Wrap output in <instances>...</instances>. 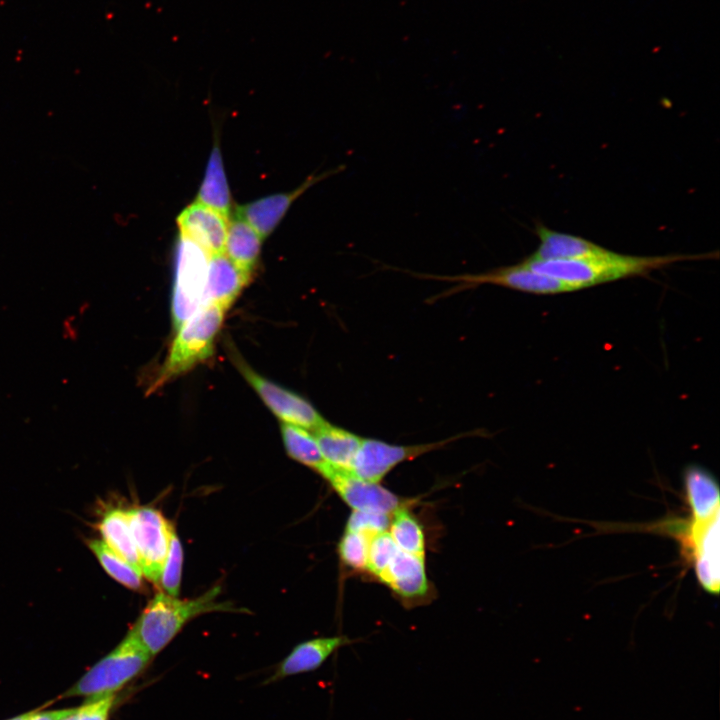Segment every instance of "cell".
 <instances>
[{"mask_svg": "<svg viewBox=\"0 0 720 720\" xmlns=\"http://www.w3.org/2000/svg\"><path fill=\"white\" fill-rule=\"evenodd\" d=\"M712 253L699 255L636 256L611 251L608 255L582 260H535L526 257L523 265L571 285L576 291L633 277H644L674 263L711 259Z\"/></svg>", "mask_w": 720, "mask_h": 720, "instance_id": "2", "label": "cell"}, {"mask_svg": "<svg viewBox=\"0 0 720 720\" xmlns=\"http://www.w3.org/2000/svg\"><path fill=\"white\" fill-rule=\"evenodd\" d=\"M323 477L353 510L392 514L403 506L402 500L378 483L356 477L351 471L330 465Z\"/></svg>", "mask_w": 720, "mask_h": 720, "instance_id": "12", "label": "cell"}, {"mask_svg": "<svg viewBox=\"0 0 720 720\" xmlns=\"http://www.w3.org/2000/svg\"><path fill=\"white\" fill-rule=\"evenodd\" d=\"M114 703L115 695L88 699L87 703L78 707L73 720H108Z\"/></svg>", "mask_w": 720, "mask_h": 720, "instance_id": "29", "label": "cell"}, {"mask_svg": "<svg viewBox=\"0 0 720 720\" xmlns=\"http://www.w3.org/2000/svg\"><path fill=\"white\" fill-rule=\"evenodd\" d=\"M230 353L234 365L244 379L281 423L295 425L312 432L327 423L309 401L254 371L235 351L231 350Z\"/></svg>", "mask_w": 720, "mask_h": 720, "instance_id": "9", "label": "cell"}, {"mask_svg": "<svg viewBox=\"0 0 720 720\" xmlns=\"http://www.w3.org/2000/svg\"><path fill=\"white\" fill-rule=\"evenodd\" d=\"M399 548L389 531L378 532L371 536L368 548L366 569L379 577L389 566Z\"/></svg>", "mask_w": 720, "mask_h": 720, "instance_id": "26", "label": "cell"}, {"mask_svg": "<svg viewBox=\"0 0 720 720\" xmlns=\"http://www.w3.org/2000/svg\"><path fill=\"white\" fill-rule=\"evenodd\" d=\"M409 273L419 278L456 283L455 286L443 292L441 294L442 296L452 295L484 284L501 286L536 295H556L576 291L571 285L554 277L533 271L521 262L477 274L447 276L415 273L411 271H409Z\"/></svg>", "mask_w": 720, "mask_h": 720, "instance_id": "6", "label": "cell"}, {"mask_svg": "<svg viewBox=\"0 0 720 720\" xmlns=\"http://www.w3.org/2000/svg\"><path fill=\"white\" fill-rule=\"evenodd\" d=\"M692 517L686 548L698 582L709 593L719 591V489L706 469L691 465L684 473Z\"/></svg>", "mask_w": 720, "mask_h": 720, "instance_id": "1", "label": "cell"}, {"mask_svg": "<svg viewBox=\"0 0 720 720\" xmlns=\"http://www.w3.org/2000/svg\"><path fill=\"white\" fill-rule=\"evenodd\" d=\"M353 642L345 635L320 637L301 642L280 662L274 674L265 683L315 671L338 649Z\"/></svg>", "mask_w": 720, "mask_h": 720, "instance_id": "14", "label": "cell"}, {"mask_svg": "<svg viewBox=\"0 0 720 720\" xmlns=\"http://www.w3.org/2000/svg\"><path fill=\"white\" fill-rule=\"evenodd\" d=\"M77 710L78 707L43 712H39L38 710H36L29 720H59L61 718L74 714Z\"/></svg>", "mask_w": 720, "mask_h": 720, "instance_id": "30", "label": "cell"}, {"mask_svg": "<svg viewBox=\"0 0 720 720\" xmlns=\"http://www.w3.org/2000/svg\"><path fill=\"white\" fill-rule=\"evenodd\" d=\"M229 220L219 211L195 201L182 210L176 222L180 236L214 255L224 252Z\"/></svg>", "mask_w": 720, "mask_h": 720, "instance_id": "13", "label": "cell"}, {"mask_svg": "<svg viewBox=\"0 0 720 720\" xmlns=\"http://www.w3.org/2000/svg\"><path fill=\"white\" fill-rule=\"evenodd\" d=\"M345 165H339L321 173H313L297 188L289 192L275 193L237 209V216L249 223L262 239L270 235L294 201L315 184L344 171Z\"/></svg>", "mask_w": 720, "mask_h": 720, "instance_id": "11", "label": "cell"}, {"mask_svg": "<svg viewBox=\"0 0 720 720\" xmlns=\"http://www.w3.org/2000/svg\"><path fill=\"white\" fill-rule=\"evenodd\" d=\"M183 564L182 544L172 527L170 532L169 549L162 569L158 585L168 595L178 597L181 585Z\"/></svg>", "mask_w": 720, "mask_h": 720, "instance_id": "25", "label": "cell"}, {"mask_svg": "<svg viewBox=\"0 0 720 720\" xmlns=\"http://www.w3.org/2000/svg\"><path fill=\"white\" fill-rule=\"evenodd\" d=\"M371 536L362 532L345 530L338 545L341 560L353 569H366Z\"/></svg>", "mask_w": 720, "mask_h": 720, "instance_id": "27", "label": "cell"}, {"mask_svg": "<svg viewBox=\"0 0 720 720\" xmlns=\"http://www.w3.org/2000/svg\"><path fill=\"white\" fill-rule=\"evenodd\" d=\"M89 548L104 570L118 583L132 590L142 588L141 572L115 553L102 540L90 541Z\"/></svg>", "mask_w": 720, "mask_h": 720, "instance_id": "24", "label": "cell"}, {"mask_svg": "<svg viewBox=\"0 0 720 720\" xmlns=\"http://www.w3.org/2000/svg\"><path fill=\"white\" fill-rule=\"evenodd\" d=\"M76 712H77V711H76ZM76 712H75V713H76ZM75 713L72 714V715L66 716V717H64V718H61V719H59V720H73V716L75 715Z\"/></svg>", "mask_w": 720, "mask_h": 720, "instance_id": "32", "label": "cell"}, {"mask_svg": "<svg viewBox=\"0 0 720 720\" xmlns=\"http://www.w3.org/2000/svg\"><path fill=\"white\" fill-rule=\"evenodd\" d=\"M390 521L391 514L353 510L347 521L346 530L374 535L386 531L389 528Z\"/></svg>", "mask_w": 720, "mask_h": 720, "instance_id": "28", "label": "cell"}, {"mask_svg": "<svg viewBox=\"0 0 720 720\" xmlns=\"http://www.w3.org/2000/svg\"><path fill=\"white\" fill-rule=\"evenodd\" d=\"M210 255L183 236L176 249L171 312L177 330L202 305Z\"/></svg>", "mask_w": 720, "mask_h": 720, "instance_id": "7", "label": "cell"}, {"mask_svg": "<svg viewBox=\"0 0 720 720\" xmlns=\"http://www.w3.org/2000/svg\"><path fill=\"white\" fill-rule=\"evenodd\" d=\"M225 313L226 310L216 304H203L177 329L168 356L151 383L149 393L212 357Z\"/></svg>", "mask_w": 720, "mask_h": 720, "instance_id": "4", "label": "cell"}, {"mask_svg": "<svg viewBox=\"0 0 720 720\" xmlns=\"http://www.w3.org/2000/svg\"><path fill=\"white\" fill-rule=\"evenodd\" d=\"M539 245L528 257L535 260H582L608 255L612 250L588 239L555 231L544 225L536 226Z\"/></svg>", "mask_w": 720, "mask_h": 720, "instance_id": "16", "label": "cell"}, {"mask_svg": "<svg viewBox=\"0 0 720 720\" xmlns=\"http://www.w3.org/2000/svg\"><path fill=\"white\" fill-rule=\"evenodd\" d=\"M220 586L192 599H179L163 591L147 603L130 629L142 647L154 657L181 631L186 623L202 614L233 611L230 603L218 602Z\"/></svg>", "mask_w": 720, "mask_h": 720, "instance_id": "3", "label": "cell"}, {"mask_svg": "<svg viewBox=\"0 0 720 720\" xmlns=\"http://www.w3.org/2000/svg\"><path fill=\"white\" fill-rule=\"evenodd\" d=\"M280 430L289 457L323 476L330 464L324 459L313 433L287 423H281Z\"/></svg>", "mask_w": 720, "mask_h": 720, "instance_id": "22", "label": "cell"}, {"mask_svg": "<svg viewBox=\"0 0 720 720\" xmlns=\"http://www.w3.org/2000/svg\"><path fill=\"white\" fill-rule=\"evenodd\" d=\"M152 658L129 630L124 639L94 664L63 697L94 699L115 695L139 676Z\"/></svg>", "mask_w": 720, "mask_h": 720, "instance_id": "5", "label": "cell"}, {"mask_svg": "<svg viewBox=\"0 0 720 720\" xmlns=\"http://www.w3.org/2000/svg\"><path fill=\"white\" fill-rule=\"evenodd\" d=\"M378 578L404 599L421 598L429 588L424 558L401 550Z\"/></svg>", "mask_w": 720, "mask_h": 720, "instance_id": "17", "label": "cell"}, {"mask_svg": "<svg viewBox=\"0 0 720 720\" xmlns=\"http://www.w3.org/2000/svg\"><path fill=\"white\" fill-rule=\"evenodd\" d=\"M126 513L140 572L146 579L158 585L173 525L159 510L150 506L133 507L126 510Z\"/></svg>", "mask_w": 720, "mask_h": 720, "instance_id": "8", "label": "cell"}, {"mask_svg": "<svg viewBox=\"0 0 720 720\" xmlns=\"http://www.w3.org/2000/svg\"><path fill=\"white\" fill-rule=\"evenodd\" d=\"M35 711L36 710H32V711L15 716V717L7 719V720H29L32 717V715L35 713Z\"/></svg>", "mask_w": 720, "mask_h": 720, "instance_id": "31", "label": "cell"}, {"mask_svg": "<svg viewBox=\"0 0 720 720\" xmlns=\"http://www.w3.org/2000/svg\"><path fill=\"white\" fill-rule=\"evenodd\" d=\"M262 238L244 219L229 220L224 253L245 273L252 275L258 262Z\"/></svg>", "mask_w": 720, "mask_h": 720, "instance_id": "19", "label": "cell"}, {"mask_svg": "<svg viewBox=\"0 0 720 720\" xmlns=\"http://www.w3.org/2000/svg\"><path fill=\"white\" fill-rule=\"evenodd\" d=\"M389 533L399 550L424 558V534L418 520L404 506L391 514Z\"/></svg>", "mask_w": 720, "mask_h": 720, "instance_id": "23", "label": "cell"}, {"mask_svg": "<svg viewBox=\"0 0 720 720\" xmlns=\"http://www.w3.org/2000/svg\"><path fill=\"white\" fill-rule=\"evenodd\" d=\"M196 201L230 218L231 195L221 151L217 143L211 150Z\"/></svg>", "mask_w": 720, "mask_h": 720, "instance_id": "20", "label": "cell"}, {"mask_svg": "<svg viewBox=\"0 0 720 720\" xmlns=\"http://www.w3.org/2000/svg\"><path fill=\"white\" fill-rule=\"evenodd\" d=\"M461 433L448 439L415 445H395L378 439H364L353 462L351 473L365 481L379 483L395 466L425 453L440 449L457 439L480 435Z\"/></svg>", "mask_w": 720, "mask_h": 720, "instance_id": "10", "label": "cell"}, {"mask_svg": "<svg viewBox=\"0 0 720 720\" xmlns=\"http://www.w3.org/2000/svg\"><path fill=\"white\" fill-rule=\"evenodd\" d=\"M245 273L223 253L210 255L203 304H216L226 311L248 284Z\"/></svg>", "mask_w": 720, "mask_h": 720, "instance_id": "15", "label": "cell"}, {"mask_svg": "<svg viewBox=\"0 0 720 720\" xmlns=\"http://www.w3.org/2000/svg\"><path fill=\"white\" fill-rule=\"evenodd\" d=\"M312 433L324 459L331 466L351 471L363 438L328 422Z\"/></svg>", "mask_w": 720, "mask_h": 720, "instance_id": "18", "label": "cell"}, {"mask_svg": "<svg viewBox=\"0 0 720 720\" xmlns=\"http://www.w3.org/2000/svg\"><path fill=\"white\" fill-rule=\"evenodd\" d=\"M98 527L102 541L140 571L126 510L120 508L108 510L104 513Z\"/></svg>", "mask_w": 720, "mask_h": 720, "instance_id": "21", "label": "cell"}]
</instances>
